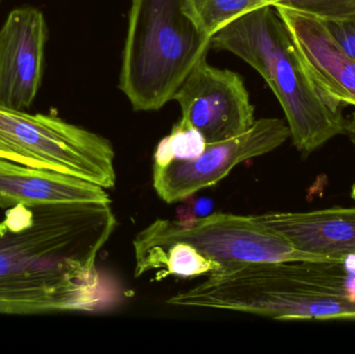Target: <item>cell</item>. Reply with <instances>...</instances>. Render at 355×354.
I'll return each mask as SVG.
<instances>
[{
    "instance_id": "cell-1",
    "label": "cell",
    "mask_w": 355,
    "mask_h": 354,
    "mask_svg": "<svg viewBox=\"0 0 355 354\" xmlns=\"http://www.w3.org/2000/svg\"><path fill=\"white\" fill-rule=\"evenodd\" d=\"M116 227L112 203L10 208L0 222V314L95 310L96 260Z\"/></svg>"
},
{
    "instance_id": "cell-2",
    "label": "cell",
    "mask_w": 355,
    "mask_h": 354,
    "mask_svg": "<svg viewBox=\"0 0 355 354\" xmlns=\"http://www.w3.org/2000/svg\"><path fill=\"white\" fill-rule=\"evenodd\" d=\"M168 303L277 320L355 319V256L236 266L207 276Z\"/></svg>"
},
{
    "instance_id": "cell-3",
    "label": "cell",
    "mask_w": 355,
    "mask_h": 354,
    "mask_svg": "<svg viewBox=\"0 0 355 354\" xmlns=\"http://www.w3.org/2000/svg\"><path fill=\"white\" fill-rule=\"evenodd\" d=\"M211 46L235 54L266 81L279 100L294 145L311 153L344 134L342 108L311 78L275 6L240 17L211 37Z\"/></svg>"
},
{
    "instance_id": "cell-4",
    "label": "cell",
    "mask_w": 355,
    "mask_h": 354,
    "mask_svg": "<svg viewBox=\"0 0 355 354\" xmlns=\"http://www.w3.org/2000/svg\"><path fill=\"white\" fill-rule=\"evenodd\" d=\"M194 0H132L121 91L137 112L173 100L211 46Z\"/></svg>"
},
{
    "instance_id": "cell-5",
    "label": "cell",
    "mask_w": 355,
    "mask_h": 354,
    "mask_svg": "<svg viewBox=\"0 0 355 354\" xmlns=\"http://www.w3.org/2000/svg\"><path fill=\"white\" fill-rule=\"evenodd\" d=\"M114 150L105 137L51 114L0 104V159L56 170L114 188Z\"/></svg>"
},
{
    "instance_id": "cell-6",
    "label": "cell",
    "mask_w": 355,
    "mask_h": 354,
    "mask_svg": "<svg viewBox=\"0 0 355 354\" xmlns=\"http://www.w3.org/2000/svg\"><path fill=\"white\" fill-rule=\"evenodd\" d=\"M179 241L188 243L216 263L220 272L245 264L327 259L297 251L252 215L218 212L189 222L156 220L135 236V257L164 249Z\"/></svg>"
},
{
    "instance_id": "cell-7",
    "label": "cell",
    "mask_w": 355,
    "mask_h": 354,
    "mask_svg": "<svg viewBox=\"0 0 355 354\" xmlns=\"http://www.w3.org/2000/svg\"><path fill=\"white\" fill-rule=\"evenodd\" d=\"M290 136L289 126L279 118L256 120L243 134L207 143L196 159L174 161L164 168L153 166L154 189L166 203L184 201L214 186L239 164L277 149Z\"/></svg>"
},
{
    "instance_id": "cell-8",
    "label": "cell",
    "mask_w": 355,
    "mask_h": 354,
    "mask_svg": "<svg viewBox=\"0 0 355 354\" xmlns=\"http://www.w3.org/2000/svg\"><path fill=\"white\" fill-rule=\"evenodd\" d=\"M182 120L198 129L207 143L233 139L252 128L254 107L238 73L210 66L202 58L175 94Z\"/></svg>"
},
{
    "instance_id": "cell-9",
    "label": "cell",
    "mask_w": 355,
    "mask_h": 354,
    "mask_svg": "<svg viewBox=\"0 0 355 354\" xmlns=\"http://www.w3.org/2000/svg\"><path fill=\"white\" fill-rule=\"evenodd\" d=\"M47 39L41 10L22 6L8 15L0 28V104L31 108L43 80Z\"/></svg>"
},
{
    "instance_id": "cell-10",
    "label": "cell",
    "mask_w": 355,
    "mask_h": 354,
    "mask_svg": "<svg viewBox=\"0 0 355 354\" xmlns=\"http://www.w3.org/2000/svg\"><path fill=\"white\" fill-rule=\"evenodd\" d=\"M317 87L341 106H355V60L327 28L323 19L311 12L275 6Z\"/></svg>"
},
{
    "instance_id": "cell-11",
    "label": "cell",
    "mask_w": 355,
    "mask_h": 354,
    "mask_svg": "<svg viewBox=\"0 0 355 354\" xmlns=\"http://www.w3.org/2000/svg\"><path fill=\"white\" fill-rule=\"evenodd\" d=\"M252 216L302 253L334 259L355 256V207Z\"/></svg>"
},
{
    "instance_id": "cell-12",
    "label": "cell",
    "mask_w": 355,
    "mask_h": 354,
    "mask_svg": "<svg viewBox=\"0 0 355 354\" xmlns=\"http://www.w3.org/2000/svg\"><path fill=\"white\" fill-rule=\"evenodd\" d=\"M112 203L103 187L56 170L0 159V208Z\"/></svg>"
},
{
    "instance_id": "cell-13",
    "label": "cell",
    "mask_w": 355,
    "mask_h": 354,
    "mask_svg": "<svg viewBox=\"0 0 355 354\" xmlns=\"http://www.w3.org/2000/svg\"><path fill=\"white\" fill-rule=\"evenodd\" d=\"M152 270H160L157 274V280H164L168 276L181 278L210 276L220 272V267L204 257L191 245L179 241L164 249L150 251L135 257V278H139Z\"/></svg>"
},
{
    "instance_id": "cell-14",
    "label": "cell",
    "mask_w": 355,
    "mask_h": 354,
    "mask_svg": "<svg viewBox=\"0 0 355 354\" xmlns=\"http://www.w3.org/2000/svg\"><path fill=\"white\" fill-rule=\"evenodd\" d=\"M206 147L207 141L202 133L181 118L170 134L158 143L153 166L164 168L174 161L196 159Z\"/></svg>"
},
{
    "instance_id": "cell-15",
    "label": "cell",
    "mask_w": 355,
    "mask_h": 354,
    "mask_svg": "<svg viewBox=\"0 0 355 354\" xmlns=\"http://www.w3.org/2000/svg\"><path fill=\"white\" fill-rule=\"evenodd\" d=\"M194 2L200 20L211 37L240 17L263 6H271L269 0H194Z\"/></svg>"
},
{
    "instance_id": "cell-16",
    "label": "cell",
    "mask_w": 355,
    "mask_h": 354,
    "mask_svg": "<svg viewBox=\"0 0 355 354\" xmlns=\"http://www.w3.org/2000/svg\"><path fill=\"white\" fill-rule=\"evenodd\" d=\"M271 6H285L322 19L340 18L355 12V0H269Z\"/></svg>"
},
{
    "instance_id": "cell-17",
    "label": "cell",
    "mask_w": 355,
    "mask_h": 354,
    "mask_svg": "<svg viewBox=\"0 0 355 354\" xmlns=\"http://www.w3.org/2000/svg\"><path fill=\"white\" fill-rule=\"evenodd\" d=\"M323 21L338 43L355 60V12L340 18L323 19Z\"/></svg>"
},
{
    "instance_id": "cell-18",
    "label": "cell",
    "mask_w": 355,
    "mask_h": 354,
    "mask_svg": "<svg viewBox=\"0 0 355 354\" xmlns=\"http://www.w3.org/2000/svg\"><path fill=\"white\" fill-rule=\"evenodd\" d=\"M354 131H355V122H354Z\"/></svg>"
},
{
    "instance_id": "cell-19",
    "label": "cell",
    "mask_w": 355,
    "mask_h": 354,
    "mask_svg": "<svg viewBox=\"0 0 355 354\" xmlns=\"http://www.w3.org/2000/svg\"><path fill=\"white\" fill-rule=\"evenodd\" d=\"M354 145H355V143H354Z\"/></svg>"
}]
</instances>
